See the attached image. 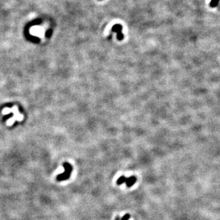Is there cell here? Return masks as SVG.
<instances>
[{
    "label": "cell",
    "mask_w": 220,
    "mask_h": 220,
    "mask_svg": "<svg viewBox=\"0 0 220 220\" xmlns=\"http://www.w3.org/2000/svg\"><path fill=\"white\" fill-rule=\"evenodd\" d=\"M122 29H123V27H122V26L120 24H115L114 26L112 27V31H113V32L117 33V34L122 33Z\"/></svg>",
    "instance_id": "277c9868"
},
{
    "label": "cell",
    "mask_w": 220,
    "mask_h": 220,
    "mask_svg": "<svg viewBox=\"0 0 220 220\" xmlns=\"http://www.w3.org/2000/svg\"><path fill=\"white\" fill-rule=\"evenodd\" d=\"M63 167H64V172L63 173L58 174L57 177H56V180L59 182L64 181V180L69 179L71 174L72 172V170H73L71 165L69 163H63Z\"/></svg>",
    "instance_id": "6da1fadb"
},
{
    "label": "cell",
    "mask_w": 220,
    "mask_h": 220,
    "mask_svg": "<svg viewBox=\"0 0 220 220\" xmlns=\"http://www.w3.org/2000/svg\"><path fill=\"white\" fill-rule=\"evenodd\" d=\"M220 0H211V2H210V7H216L218 5L219 2Z\"/></svg>",
    "instance_id": "8992f818"
},
{
    "label": "cell",
    "mask_w": 220,
    "mask_h": 220,
    "mask_svg": "<svg viewBox=\"0 0 220 220\" xmlns=\"http://www.w3.org/2000/svg\"><path fill=\"white\" fill-rule=\"evenodd\" d=\"M130 214H126V215L123 216V217H122L121 220H128L129 219H130Z\"/></svg>",
    "instance_id": "52a82bcc"
},
{
    "label": "cell",
    "mask_w": 220,
    "mask_h": 220,
    "mask_svg": "<svg viewBox=\"0 0 220 220\" xmlns=\"http://www.w3.org/2000/svg\"><path fill=\"white\" fill-rule=\"evenodd\" d=\"M11 110H12V111L14 112L15 116L13 118H12V120H9V121H8V125H9V126H11V125H12V123H14V121H15V120H22V119H23V116H22V115L19 114V112H18V108L17 106H15L13 108L11 109Z\"/></svg>",
    "instance_id": "7a4b0ae2"
},
{
    "label": "cell",
    "mask_w": 220,
    "mask_h": 220,
    "mask_svg": "<svg viewBox=\"0 0 220 220\" xmlns=\"http://www.w3.org/2000/svg\"><path fill=\"white\" fill-rule=\"evenodd\" d=\"M136 180H137V178H136L135 176H131V177H128V178L126 179V185H127V187H130L131 186H133V184L135 183Z\"/></svg>",
    "instance_id": "3957f363"
},
{
    "label": "cell",
    "mask_w": 220,
    "mask_h": 220,
    "mask_svg": "<svg viewBox=\"0 0 220 220\" xmlns=\"http://www.w3.org/2000/svg\"><path fill=\"white\" fill-rule=\"evenodd\" d=\"M126 179L127 178H126L125 176H121V177L117 180V184H118V185H120V184H123V183H125L126 182Z\"/></svg>",
    "instance_id": "5b68a950"
}]
</instances>
